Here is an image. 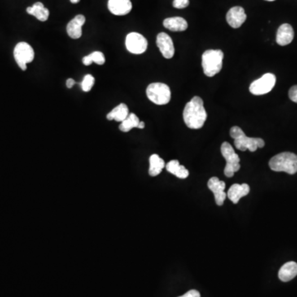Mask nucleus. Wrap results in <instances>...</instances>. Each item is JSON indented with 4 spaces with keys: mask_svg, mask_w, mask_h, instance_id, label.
Listing matches in <instances>:
<instances>
[{
    "mask_svg": "<svg viewBox=\"0 0 297 297\" xmlns=\"http://www.w3.org/2000/svg\"><path fill=\"white\" fill-rule=\"evenodd\" d=\"M189 5V0H173L172 6L176 9H185Z\"/></svg>",
    "mask_w": 297,
    "mask_h": 297,
    "instance_id": "nucleus-26",
    "label": "nucleus"
},
{
    "mask_svg": "<svg viewBox=\"0 0 297 297\" xmlns=\"http://www.w3.org/2000/svg\"><path fill=\"white\" fill-rule=\"evenodd\" d=\"M266 1H270L271 2V1H275V0H266Z\"/></svg>",
    "mask_w": 297,
    "mask_h": 297,
    "instance_id": "nucleus-32",
    "label": "nucleus"
},
{
    "mask_svg": "<svg viewBox=\"0 0 297 297\" xmlns=\"http://www.w3.org/2000/svg\"><path fill=\"white\" fill-rule=\"evenodd\" d=\"M250 188L248 184H233L227 193V197L234 204H237L241 198L250 193Z\"/></svg>",
    "mask_w": 297,
    "mask_h": 297,
    "instance_id": "nucleus-15",
    "label": "nucleus"
},
{
    "mask_svg": "<svg viewBox=\"0 0 297 297\" xmlns=\"http://www.w3.org/2000/svg\"><path fill=\"white\" fill-rule=\"evenodd\" d=\"M86 18L84 15L80 14L77 15L75 18H73L72 20L68 23L66 30L69 36L72 39H79L82 36V27L85 23Z\"/></svg>",
    "mask_w": 297,
    "mask_h": 297,
    "instance_id": "nucleus-14",
    "label": "nucleus"
},
{
    "mask_svg": "<svg viewBox=\"0 0 297 297\" xmlns=\"http://www.w3.org/2000/svg\"><path fill=\"white\" fill-rule=\"evenodd\" d=\"M166 169L168 172L174 175L176 177L181 180H184L189 177V172L184 166L180 164L179 160L173 159L168 162L165 165Z\"/></svg>",
    "mask_w": 297,
    "mask_h": 297,
    "instance_id": "nucleus-20",
    "label": "nucleus"
},
{
    "mask_svg": "<svg viewBox=\"0 0 297 297\" xmlns=\"http://www.w3.org/2000/svg\"><path fill=\"white\" fill-rule=\"evenodd\" d=\"M165 163L158 154H152L150 157V168L149 174L152 177H156L161 173L163 168L165 167Z\"/></svg>",
    "mask_w": 297,
    "mask_h": 297,
    "instance_id": "nucleus-22",
    "label": "nucleus"
},
{
    "mask_svg": "<svg viewBox=\"0 0 297 297\" xmlns=\"http://www.w3.org/2000/svg\"><path fill=\"white\" fill-rule=\"evenodd\" d=\"M146 95L154 104L165 105L170 101L171 91L167 84L153 83L147 87Z\"/></svg>",
    "mask_w": 297,
    "mask_h": 297,
    "instance_id": "nucleus-5",
    "label": "nucleus"
},
{
    "mask_svg": "<svg viewBox=\"0 0 297 297\" xmlns=\"http://www.w3.org/2000/svg\"><path fill=\"white\" fill-rule=\"evenodd\" d=\"M179 297H201V295H200V293L198 292V290H191L185 293L184 295Z\"/></svg>",
    "mask_w": 297,
    "mask_h": 297,
    "instance_id": "nucleus-28",
    "label": "nucleus"
},
{
    "mask_svg": "<svg viewBox=\"0 0 297 297\" xmlns=\"http://www.w3.org/2000/svg\"><path fill=\"white\" fill-rule=\"evenodd\" d=\"M289 98L292 102L297 103V85L290 88L289 90Z\"/></svg>",
    "mask_w": 297,
    "mask_h": 297,
    "instance_id": "nucleus-27",
    "label": "nucleus"
},
{
    "mask_svg": "<svg viewBox=\"0 0 297 297\" xmlns=\"http://www.w3.org/2000/svg\"><path fill=\"white\" fill-rule=\"evenodd\" d=\"M297 275V263L295 262H288L285 263L278 272V277L281 281H286L292 280Z\"/></svg>",
    "mask_w": 297,
    "mask_h": 297,
    "instance_id": "nucleus-18",
    "label": "nucleus"
},
{
    "mask_svg": "<svg viewBox=\"0 0 297 297\" xmlns=\"http://www.w3.org/2000/svg\"><path fill=\"white\" fill-rule=\"evenodd\" d=\"M163 26L172 32H184L189 27L187 21L180 17L166 18L163 21Z\"/></svg>",
    "mask_w": 297,
    "mask_h": 297,
    "instance_id": "nucleus-17",
    "label": "nucleus"
},
{
    "mask_svg": "<svg viewBox=\"0 0 297 297\" xmlns=\"http://www.w3.org/2000/svg\"><path fill=\"white\" fill-rule=\"evenodd\" d=\"M75 81L73 79H68L66 81V86L68 89H71L74 85H75Z\"/></svg>",
    "mask_w": 297,
    "mask_h": 297,
    "instance_id": "nucleus-29",
    "label": "nucleus"
},
{
    "mask_svg": "<svg viewBox=\"0 0 297 297\" xmlns=\"http://www.w3.org/2000/svg\"><path fill=\"white\" fill-rule=\"evenodd\" d=\"M247 15L245 14V9L240 6L231 8L226 15L227 23L233 28L241 27L246 21Z\"/></svg>",
    "mask_w": 297,
    "mask_h": 297,
    "instance_id": "nucleus-12",
    "label": "nucleus"
},
{
    "mask_svg": "<svg viewBox=\"0 0 297 297\" xmlns=\"http://www.w3.org/2000/svg\"><path fill=\"white\" fill-rule=\"evenodd\" d=\"M275 84L276 76L273 74L268 73L250 84V93L254 95H263L271 92L274 88Z\"/></svg>",
    "mask_w": 297,
    "mask_h": 297,
    "instance_id": "nucleus-8",
    "label": "nucleus"
},
{
    "mask_svg": "<svg viewBox=\"0 0 297 297\" xmlns=\"http://www.w3.org/2000/svg\"><path fill=\"white\" fill-rule=\"evenodd\" d=\"M294 39V30L290 24L285 23L280 26L277 32V43L281 46L288 45Z\"/></svg>",
    "mask_w": 297,
    "mask_h": 297,
    "instance_id": "nucleus-16",
    "label": "nucleus"
},
{
    "mask_svg": "<svg viewBox=\"0 0 297 297\" xmlns=\"http://www.w3.org/2000/svg\"><path fill=\"white\" fill-rule=\"evenodd\" d=\"M207 187L213 193L216 204L218 206H222L227 197V194L225 193V182L220 181L216 177H211L207 183Z\"/></svg>",
    "mask_w": 297,
    "mask_h": 297,
    "instance_id": "nucleus-11",
    "label": "nucleus"
},
{
    "mask_svg": "<svg viewBox=\"0 0 297 297\" xmlns=\"http://www.w3.org/2000/svg\"><path fill=\"white\" fill-rule=\"evenodd\" d=\"M229 134L234 140L235 147L241 151L249 150L251 152H254L259 148H263L265 145L263 139L248 137L241 127H232Z\"/></svg>",
    "mask_w": 297,
    "mask_h": 297,
    "instance_id": "nucleus-2",
    "label": "nucleus"
},
{
    "mask_svg": "<svg viewBox=\"0 0 297 297\" xmlns=\"http://www.w3.org/2000/svg\"><path fill=\"white\" fill-rule=\"evenodd\" d=\"M207 114L202 98L193 97L184 110V120L190 129H200L207 121Z\"/></svg>",
    "mask_w": 297,
    "mask_h": 297,
    "instance_id": "nucleus-1",
    "label": "nucleus"
},
{
    "mask_svg": "<svg viewBox=\"0 0 297 297\" xmlns=\"http://www.w3.org/2000/svg\"><path fill=\"white\" fill-rule=\"evenodd\" d=\"M140 122L141 121L139 119L138 116H136V114L130 113L125 120L121 123V125L119 126V129L123 132H129L133 128H138Z\"/></svg>",
    "mask_w": 297,
    "mask_h": 297,
    "instance_id": "nucleus-23",
    "label": "nucleus"
},
{
    "mask_svg": "<svg viewBox=\"0 0 297 297\" xmlns=\"http://www.w3.org/2000/svg\"><path fill=\"white\" fill-rule=\"evenodd\" d=\"M14 55L18 66L23 71H26L27 64L34 60V50L27 42H19L14 48Z\"/></svg>",
    "mask_w": 297,
    "mask_h": 297,
    "instance_id": "nucleus-7",
    "label": "nucleus"
},
{
    "mask_svg": "<svg viewBox=\"0 0 297 297\" xmlns=\"http://www.w3.org/2000/svg\"><path fill=\"white\" fill-rule=\"evenodd\" d=\"M269 167L275 172H285L289 174L297 172V155L294 153L283 152L272 157Z\"/></svg>",
    "mask_w": 297,
    "mask_h": 297,
    "instance_id": "nucleus-3",
    "label": "nucleus"
},
{
    "mask_svg": "<svg viewBox=\"0 0 297 297\" xmlns=\"http://www.w3.org/2000/svg\"><path fill=\"white\" fill-rule=\"evenodd\" d=\"M145 127V124L144 122H140V124H139L138 128L139 129H144Z\"/></svg>",
    "mask_w": 297,
    "mask_h": 297,
    "instance_id": "nucleus-30",
    "label": "nucleus"
},
{
    "mask_svg": "<svg viewBox=\"0 0 297 297\" xmlns=\"http://www.w3.org/2000/svg\"><path fill=\"white\" fill-rule=\"evenodd\" d=\"M220 151L226 161V165L224 169L225 175L226 177H232L234 176V172H238L241 169V159L238 154L234 152L231 145L228 142H224L221 145Z\"/></svg>",
    "mask_w": 297,
    "mask_h": 297,
    "instance_id": "nucleus-6",
    "label": "nucleus"
},
{
    "mask_svg": "<svg viewBox=\"0 0 297 297\" xmlns=\"http://www.w3.org/2000/svg\"><path fill=\"white\" fill-rule=\"evenodd\" d=\"M27 14L34 16L36 19H38L41 22L47 21L49 15H50V12L48 9H46L43 4L41 2L36 3L32 5V7L27 8Z\"/></svg>",
    "mask_w": 297,
    "mask_h": 297,
    "instance_id": "nucleus-19",
    "label": "nucleus"
},
{
    "mask_svg": "<svg viewBox=\"0 0 297 297\" xmlns=\"http://www.w3.org/2000/svg\"><path fill=\"white\" fill-rule=\"evenodd\" d=\"M109 11L116 16H124L132 11V4L131 0H109Z\"/></svg>",
    "mask_w": 297,
    "mask_h": 297,
    "instance_id": "nucleus-13",
    "label": "nucleus"
},
{
    "mask_svg": "<svg viewBox=\"0 0 297 297\" xmlns=\"http://www.w3.org/2000/svg\"><path fill=\"white\" fill-rule=\"evenodd\" d=\"M157 46L163 56L166 59H171L174 55L175 49L172 38L165 32H160L156 39Z\"/></svg>",
    "mask_w": 297,
    "mask_h": 297,
    "instance_id": "nucleus-10",
    "label": "nucleus"
},
{
    "mask_svg": "<svg viewBox=\"0 0 297 297\" xmlns=\"http://www.w3.org/2000/svg\"><path fill=\"white\" fill-rule=\"evenodd\" d=\"M94 83H95V79L93 75H85L81 83L82 90L84 92H89L94 85Z\"/></svg>",
    "mask_w": 297,
    "mask_h": 297,
    "instance_id": "nucleus-25",
    "label": "nucleus"
},
{
    "mask_svg": "<svg viewBox=\"0 0 297 297\" xmlns=\"http://www.w3.org/2000/svg\"><path fill=\"white\" fill-rule=\"evenodd\" d=\"M72 4L75 5V4H78V3H80V0H70Z\"/></svg>",
    "mask_w": 297,
    "mask_h": 297,
    "instance_id": "nucleus-31",
    "label": "nucleus"
},
{
    "mask_svg": "<svg viewBox=\"0 0 297 297\" xmlns=\"http://www.w3.org/2000/svg\"><path fill=\"white\" fill-rule=\"evenodd\" d=\"M105 62H106V60H105L104 54H102L101 51H94V52L91 53L89 55L83 58V64L84 66H90L92 63L102 66Z\"/></svg>",
    "mask_w": 297,
    "mask_h": 297,
    "instance_id": "nucleus-24",
    "label": "nucleus"
},
{
    "mask_svg": "<svg viewBox=\"0 0 297 297\" xmlns=\"http://www.w3.org/2000/svg\"><path fill=\"white\" fill-rule=\"evenodd\" d=\"M129 109L125 103H121L107 115V120L123 123L129 115Z\"/></svg>",
    "mask_w": 297,
    "mask_h": 297,
    "instance_id": "nucleus-21",
    "label": "nucleus"
},
{
    "mask_svg": "<svg viewBox=\"0 0 297 297\" xmlns=\"http://www.w3.org/2000/svg\"><path fill=\"white\" fill-rule=\"evenodd\" d=\"M148 41L143 35L138 32H131L126 38V47L129 52L141 54L147 50Z\"/></svg>",
    "mask_w": 297,
    "mask_h": 297,
    "instance_id": "nucleus-9",
    "label": "nucleus"
},
{
    "mask_svg": "<svg viewBox=\"0 0 297 297\" xmlns=\"http://www.w3.org/2000/svg\"><path fill=\"white\" fill-rule=\"evenodd\" d=\"M224 54L222 50H206L202 54V66L205 75L213 77L222 69Z\"/></svg>",
    "mask_w": 297,
    "mask_h": 297,
    "instance_id": "nucleus-4",
    "label": "nucleus"
}]
</instances>
